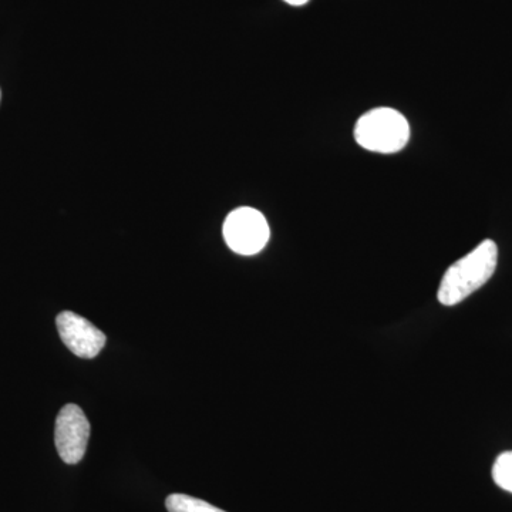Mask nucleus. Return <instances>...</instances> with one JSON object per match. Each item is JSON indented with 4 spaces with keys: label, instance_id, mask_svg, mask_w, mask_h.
<instances>
[{
    "label": "nucleus",
    "instance_id": "nucleus-1",
    "mask_svg": "<svg viewBox=\"0 0 512 512\" xmlns=\"http://www.w3.org/2000/svg\"><path fill=\"white\" fill-rule=\"evenodd\" d=\"M497 262V244L491 239H485L470 254L454 262L441 279L437 292L441 305H458L478 291L494 275Z\"/></svg>",
    "mask_w": 512,
    "mask_h": 512
},
{
    "label": "nucleus",
    "instance_id": "nucleus-2",
    "mask_svg": "<svg viewBox=\"0 0 512 512\" xmlns=\"http://www.w3.org/2000/svg\"><path fill=\"white\" fill-rule=\"evenodd\" d=\"M355 138L365 150L394 154L409 143L410 124L399 111L380 107L367 111L357 120Z\"/></svg>",
    "mask_w": 512,
    "mask_h": 512
},
{
    "label": "nucleus",
    "instance_id": "nucleus-3",
    "mask_svg": "<svg viewBox=\"0 0 512 512\" xmlns=\"http://www.w3.org/2000/svg\"><path fill=\"white\" fill-rule=\"evenodd\" d=\"M269 235L268 222L254 208H238L224 222L225 242L239 255L258 254L268 244Z\"/></svg>",
    "mask_w": 512,
    "mask_h": 512
},
{
    "label": "nucleus",
    "instance_id": "nucleus-4",
    "mask_svg": "<svg viewBox=\"0 0 512 512\" xmlns=\"http://www.w3.org/2000/svg\"><path fill=\"white\" fill-rule=\"evenodd\" d=\"M90 439V421L76 404H66L56 419L55 443L64 463H80Z\"/></svg>",
    "mask_w": 512,
    "mask_h": 512
},
{
    "label": "nucleus",
    "instance_id": "nucleus-5",
    "mask_svg": "<svg viewBox=\"0 0 512 512\" xmlns=\"http://www.w3.org/2000/svg\"><path fill=\"white\" fill-rule=\"evenodd\" d=\"M60 339L67 349L83 359H93L106 345V335L89 320L73 312H62L56 319Z\"/></svg>",
    "mask_w": 512,
    "mask_h": 512
},
{
    "label": "nucleus",
    "instance_id": "nucleus-6",
    "mask_svg": "<svg viewBox=\"0 0 512 512\" xmlns=\"http://www.w3.org/2000/svg\"><path fill=\"white\" fill-rule=\"evenodd\" d=\"M165 507L168 512H225L207 501L198 500L185 494H171L165 500Z\"/></svg>",
    "mask_w": 512,
    "mask_h": 512
},
{
    "label": "nucleus",
    "instance_id": "nucleus-7",
    "mask_svg": "<svg viewBox=\"0 0 512 512\" xmlns=\"http://www.w3.org/2000/svg\"><path fill=\"white\" fill-rule=\"evenodd\" d=\"M493 480L501 490L512 494V451H505L495 460Z\"/></svg>",
    "mask_w": 512,
    "mask_h": 512
},
{
    "label": "nucleus",
    "instance_id": "nucleus-8",
    "mask_svg": "<svg viewBox=\"0 0 512 512\" xmlns=\"http://www.w3.org/2000/svg\"><path fill=\"white\" fill-rule=\"evenodd\" d=\"M286 3L292 6H303L309 2V0H285Z\"/></svg>",
    "mask_w": 512,
    "mask_h": 512
},
{
    "label": "nucleus",
    "instance_id": "nucleus-9",
    "mask_svg": "<svg viewBox=\"0 0 512 512\" xmlns=\"http://www.w3.org/2000/svg\"><path fill=\"white\" fill-rule=\"evenodd\" d=\"M0 96H2V93H0Z\"/></svg>",
    "mask_w": 512,
    "mask_h": 512
}]
</instances>
